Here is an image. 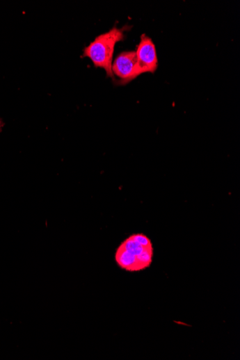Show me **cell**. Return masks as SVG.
<instances>
[{
	"label": "cell",
	"mask_w": 240,
	"mask_h": 360,
	"mask_svg": "<svg viewBox=\"0 0 240 360\" xmlns=\"http://www.w3.org/2000/svg\"><path fill=\"white\" fill-rule=\"evenodd\" d=\"M154 258V247L143 233H136L126 238L117 248V265L129 272H138L149 268Z\"/></svg>",
	"instance_id": "1"
},
{
	"label": "cell",
	"mask_w": 240,
	"mask_h": 360,
	"mask_svg": "<svg viewBox=\"0 0 240 360\" xmlns=\"http://www.w3.org/2000/svg\"><path fill=\"white\" fill-rule=\"evenodd\" d=\"M127 28H118L115 26L111 31L97 36L84 49L83 56L90 58L96 67L104 69L107 76L114 79L112 67L115 47L118 42L124 40V32Z\"/></svg>",
	"instance_id": "2"
},
{
	"label": "cell",
	"mask_w": 240,
	"mask_h": 360,
	"mask_svg": "<svg viewBox=\"0 0 240 360\" xmlns=\"http://www.w3.org/2000/svg\"><path fill=\"white\" fill-rule=\"evenodd\" d=\"M136 52L137 67L139 75L154 73L158 69V56L154 41L143 34Z\"/></svg>",
	"instance_id": "3"
},
{
	"label": "cell",
	"mask_w": 240,
	"mask_h": 360,
	"mask_svg": "<svg viewBox=\"0 0 240 360\" xmlns=\"http://www.w3.org/2000/svg\"><path fill=\"white\" fill-rule=\"evenodd\" d=\"M114 76L120 79V84H126L139 76L136 51H125L120 54L113 63Z\"/></svg>",
	"instance_id": "4"
},
{
	"label": "cell",
	"mask_w": 240,
	"mask_h": 360,
	"mask_svg": "<svg viewBox=\"0 0 240 360\" xmlns=\"http://www.w3.org/2000/svg\"><path fill=\"white\" fill-rule=\"evenodd\" d=\"M0 125H1V123H0Z\"/></svg>",
	"instance_id": "5"
}]
</instances>
